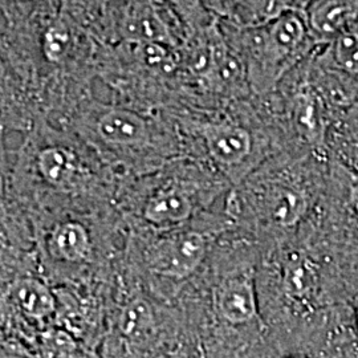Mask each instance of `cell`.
<instances>
[{"mask_svg":"<svg viewBox=\"0 0 358 358\" xmlns=\"http://www.w3.org/2000/svg\"><path fill=\"white\" fill-rule=\"evenodd\" d=\"M217 20L255 96L273 92L284 77L322 45L315 38L304 13H288L259 26Z\"/></svg>","mask_w":358,"mask_h":358,"instance_id":"5","label":"cell"},{"mask_svg":"<svg viewBox=\"0 0 358 358\" xmlns=\"http://www.w3.org/2000/svg\"><path fill=\"white\" fill-rule=\"evenodd\" d=\"M0 133V247L32 250V227L13 183V150Z\"/></svg>","mask_w":358,"mask_h":358,"instance_id":"10","label":"cell"},{"mask_svg":"<svg viewBox=\"0 0 358 358\" xmlns=\"http://www.w3.org/2000/svg\"><path fill=\"white\" fill-rule=\"evenodd\" d=\"M276 358H320L315 355H312L310 352H306V350H299V349H292V350H287L279 353Z\"/></svg>","mask_w":358,"mask_h":358,"instance_id":"18","label":"cell"},{"mask_svg":"<svg viewBox=\"0 0 358 358\" xmlns=\"http://www.w3.org/2000/svg\"><path fill=\"white\" fill-rule=\"evenodd\" d=\"M48 121L38 71L27 52L3 28L0 31V133L26 134Z\"/></svg>","mask_w":358,"mask_h":358,"instance_id":"7","label":"cell"},{"mask_svg":"<svg viewBox=\"0 0 358 358\" xmlns=\"http://www.w3.org/2000/svg\"><path fill=\"white\" fill-rule=\"evenodd\" d=\"M312 0H232L217 19L238 26L266 24L288 13L307 15Z\"/></svg>","mask_w":358,"mask_h":358,"instance_id":"12","label":"cell"},{"mask_svg":"<svg viewBox=\"0 0 358 358\" xmlns=\"http://www.w3.org/2000/svg\"><path fill=\"white\" fill-rule=\"evenodd\" d=\"M328 145L336 159L358 171V103L336 118Z\"/></svg>","mask_w":358,"mask_h":358,"instance_id":"13","label":"cell"},{"mask_svg":"<svg viewBox=\"0 0 358 358\" xmlns=\"http://www.w3.org/2000/svg\"><path fill=\"white\" fill-rule=\"evenodd\" d=\"M0 358H36L26 352L16 350L11 348H0Z\"/></svg>","mask_w":358,"mask_h":358,"instance_id":"17","label":"cell"},{"mask_svg":"<svg viewBox=\"0 0 358 358\" xmlns=\"http://www.w3.org/2000/svg\"><path fill=\"white\" fill-rule=\"evenodd\" d=\"M29 220L32 251L52 285L115 282L128 238L115 208L40 211Z\"/></svg>","mask_w":358,"mask_h":358,"instance_id":"2","label":"cell"},{"mask_svg":"<svg viewBox=\"0 0 358 358\" xmlns=\"http://www.w3.org/2000/svg\"><path fill=\"white\" fill-rule=\"evenodd\" d=\"M324 57L358 85V32H350L322 44Z\"/></svg>","mask_w":358,"mask_h":358,"instance_id":"15","label":"cell"},{"mask_svg":"<svg viewBox=\"0 0 358 358\" xmlns=\"http://www.w3.org/2000/svg\"><path fill=\"white\" fill-rule=\"evenodd\" d=\"M198 356H199V358H208L207 357V353H206L205 348L202 346V344H199L198 345Z\"/></svg>","mask_w":358,"mask_h":358,"instance_id":"20","label":"cell"},{"mask_svg":"<svg viewBox=\"0 0 358 358\" xmlns=\"http://www.w3.org/2000/svg\"><path fill=\"white\" fill-rule=\"evenodd\" d=\"M213 310L229 329L264 328L254 267L238 269L220 278L213 288Z\"/></svg>","mask_w":358,"mask_h":358,"instance_id":"9","label":"cell"},{"mask_svg":"<svg viewBox=\"0 0 358 358\" xmlns=\"http://www.w3.org/2000/svg\"><path fill=\"white\" fill-rule=\"evenodd\" d=\"M122 179L72 130L40 121L13 150V183L28 217L115 208Z\"/></svg>","mask_w":358,"mask_h":358,"instance_id":"1","label":"cell"},{"mask_svg":"<svg viewBox=\"0 0 358 358\" xmlns=\"http://www.w3.org/2000/svg\"><path fill=\"white\" fill-rule=\"evenodd\" d=\"M59 127L72 130L122 179L150 174L182 157H187L174 121L165 115L143 110L92 93L66 115Z\"/></svg>","mask_w":358,"mask_h":358,"instance_id":"3","label":"cell"},{"mask_svg":"<svg viewBox=\"0 0 358 358\" xmlns=\"http://www.w3.org/2000/svg\"><path fill=\"white\" fill-rule=\"evenodd\" d=\"M115 43H157L179 48L185 34L157 0H117Z\"/></svg>","mask_w":358,"mask_h":358,"instance_id":"8","label":"cell"},{"mask_svg":"<svg viewBox=\"0 0 358 358\" xmlns=\"http://www.w3.org/2000/svg\"><path fill=\"white\" fill-rule=\"evenodd\" d=\"M154 358H189L187 357V355L183 352V348L180 345H177L176 348H173V349H170V350H167L165 353H162V355H159V356H157V357Z\"/></svg>","mask_w":358,"mask_h":358,"instance_id":"19","label":"cell"},{"mask_svg":"<svg viewBox=\"0 0 358 358\" xmlns=\"http://www.w3.org/2000/svg\"><path fill=\"white\" fill-rule=\"evenodd\" d=\"M60 328V296L32 250L0 247V348L38 358L48 333Z\"/></svg>","mask_w":358,"mask_h":358,"instance_id":"4","label":"cell"},{"mask_svg":"<svg viewBox=\"0 0 358 358\" xmlns=\"http://www.w3.org/2000/svg\"><path fill=\"white\" fill-rule=\"evenodd\" d=\"M164 10L178 23L185 36L213 26L217 15L208 6V0H157Z\"/></svg>","mask_w":358,"mask_h":358,"instance_id":"14","label":"cell"},{"mask_svg":"<svg viewBox=\"0 0 358 358\" xmlns=\"http://www.w3.org/2000/svg\"><path fill=\"white\" fill-rule=\"evenodd\" d=\"M307 19L315 38L327 44L341 35L358 32V0H312Z\"/></svg>","mask_w":358,"mask_h":358,"instance_id":"11","label":"cell"},{"mask_svg":"<svg viewBox=\"0 0 358 358\" xmlns=\"http://www.w3.org/2000/svg\"><path fill=\"white\" fill-rule=\"evenodd\" d=\"M179 83L177 106L214 109L252 96L242 63L231 50L219 20L183 40Z\"/></svg>","mask_w":358,"mask_h":358,"instance_id":"6","label":"cell"},{"mask_svg":"<svg viewBox=\"0 0 358 358\" xmlns=\"http://www.w3.org/2000/svg\"><path fill=\"white\" fill-rule=\"evenodd\" d=\"M45 0H0V15L4 27L20 29L26 27L36 15Z\"/></svg>","mask_w":358,"mask_h":358,"instance_id":"16","label":"cell"}]
</instances>
